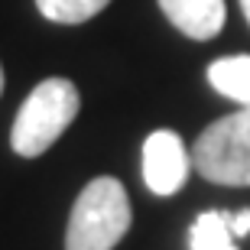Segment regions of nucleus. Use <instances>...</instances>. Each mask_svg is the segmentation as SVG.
<instances>
[{
    "mask_svg": "<svg viewBox=\"0 0 250 250\" xmlns=\"http://www.w3.org/2000/svg\"><path fill=\"white\" fill-rule=\"evenodd\" d=\"M208 82L218 94L250 107V56H224L208 65Z\"/></svg>",
    "mask_w": 250,
    "mask_h": 250,
    "instance_id": "obj_6",
    "label": "nucleus"
},
{
    "mask_svg": "<svg viewBox=\"0 0 250 250\" xmlns=\"http://www.w3.org/2000/svg\"><path fill=\"white\" fill-rule=\"evenodd\" d=\"M192 153L176 130H153L143 143V182L153 195H176L186 186Z\"/></svg>",
    "mask_w": 250,
    "mask_h": 250,
    "instance_id": "obj_4",
    "label": "nucleus"
},
{
    "mask_svg": "<svg viewBox=\"0 0 250 250\" xmlns=\"http://www.w3.org/2000/svg\"><path fill=\"white\" fill-rule=\"evenodd\" d=\"M166 20L188 39H214L224 26V0H159Z\"/></svg>",
    "mask_w": 250,
    "mask_h": 250,
    "instance_id": "obj_5",
    "label": "nucleus"
},
{
    "mask_svg": "<svg viewBox=\"0 0 250 250\" xmlns=\"http://www.w3.org/2000/svg\"><path fill=\"white\" fill-rule=\"evenodd\" d=\"M192 166L214 186H250V107H241L202 130L192 146Z\"/></svg>",
    "mask_w": 250,
    "mask_h": 250,
    "instance_id": "obj_3",
    "label": "nucleus"
},
{
    "mask_svg": "<svg viewBox=\"0 0 250 250\" xmlns=\"http://www.w3.org/2000/svg\"><path fill=\"white\" fill-rule=\"evenodd\" d=\"M241 10H244V17H247V23H250V0H241Z\"/></svg>",
    "mask_w": 250,
    "mask_h": 250,
    "instance_id": "obj_10",
    "label": "nucleus"
},
{
    "mask_svg": "<svg viewBox=\"0 0 250 250\" xmlns=\"http://www.w3.org/2000/svg\"><path fill=\"white\" fill-rule=\"evenodd\" d=\"M130 218L127 188L111 176L91 179L72 205L65 250H114L130 231Z\"/></svg>",
    "mask_w": 250,
    "mask_h": 250,
    "instance_id": "obj_1",
    "label": "nucleus"
},
{
    "mask_svg": "<svg viewBox=\"0 0 250 250\" xmlns=\"http://www.w3.org/2000/svg\"><path fill=\"white\" fill-rule=\"evenodd\" d=\"M111 0H36L39 13L52 23H65V26H75V23H84V20L98 17Z\"/></svg>",
    "mask_w": 250,
    "mask_h": 250,
    "instance_id": "obj_8",
    "label": "nucleus"
},
{
    "mask_svg": "<svg viewBox=\"0 0 250 250\" xmlns=\"http://www.w3.org/2000/svg\"><path fill=\"white\" fill-rule=\"evenodd\" d=\"M228 224H231L234 237H247V234H250V208H241V211H228Z\"/></svg>",
    "mask_w": 250,
    "mask_h": 250,
    "instance_id": "obj_9",
    "label": "nucleus"
},
{
    "mask_svg": "<svg viewBox=\"0 0 250 250\" xmlns=\"http://www.w3.org/2000/svg\"><path fill=\"white\" fill-rule=\"evenodd\" d=\"M82 98L68 78H46L39 82L29 98L23 101L13 130H10V146L20 156H42L59 137H62L68 124L78 117Z\"/></svg>",
    "mask_w": 250,
    "mask_h": 250,
    "instance_id": "obj_2",
    "label": "nucleus"
},
{
    "mask_svg": "<svg viewBox=\"0 0 250 250\" xmlns=\"http://www.w3.org/2000/svg\"><path fill=\"white\" fill-rule=\"evenodd\" d=\"M188 247L192 250H237L228 211H202L195 218L192 231H188Z\"/></svg>",
    "mask_w": 250,
    "mask_h": 250,
    "instance_id": "obj_7",
    "label": "nucleus"
},
{
    "mask_svg": "<svg viewBox=\"0 0 250 250\" xmlns=\"http://www.w3.org/2000/svg\"><path fill=\"white\" fill-rule=\"evenodd\" d=\"M0 91H3V68H0Z\"/></svg>",
    "mask_w": 250,
    "mask_h": 250,
    "instance_id": "obj_11",
    "label": "nucleus"
}]
</instances>
